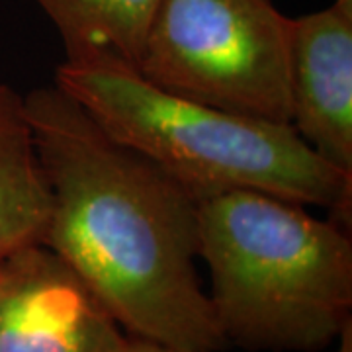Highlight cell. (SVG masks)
<instances>
[{
    "mask_svg": "<svg viewBox=\"0 0 352 352\" xmlns=\"http://www.w3.org/2000/svg\"><path fill=\"white\" fill-rule=\"evenodd\" d=\"M331 352H352V321L342 329L339 339L335 340V344L331 346Z\"/></svg>",
    "mask_w": 352,
    "mask_h": 352,
    "instance_id": "10",
    "label": "cell"
},
{
    "mask_svg": "<svg viewBox=\"0 0 352 352\" xmlns=\"http://www.w3.org/2000/svg\"><path fill=\"white\" fill-rule=\"evenodd\" d=\"M198 258L227 344L323 352L352 321V237L302 204L256 190L198 200Z\"/></svg>",
    "mask_w": 352,
    "mask_h": 352,
    "instance_id": "3",
    "label": "cell"
},
{
    "mask_svg": "<svg viewBox=\"0 0 352 352\" xmlns=\"http://www.w3.org/2000/svg\"><path fill=\"white\" fill-rule=\"evenodd\" d=\"M50 217V182L24 96L0 80V261L41 245Z\"/></svg>",
    "mask_w": 352,
    "mask_h": 352,
    "instance_id": "7",
    "label": "cell"
},
{
    "mask_svg": "<svg viewBox=\"0 0 352 352\" xmlns=\"http://www.w3.org/2000/svg\"><path fill=\"white\" fill-rule=\"evenodd\" d=\"M108 352H210V351H188V349H176L163 342H155L149 339H141L133 335H124Z\"/></svg>",
    "mask_w": 352,
    "mask_h": 352,
    "instance_id": "9",
    "label": "cell"
},
{
    "mask_svg": "<svg viewBox=\"0 0 352 352\" xmlns=\"http://www.w3.org/2000/svg\"><path fill=\"white\" fill-rule=\"evenodd\" d=\"M124 335L51 249L34 245L0 261V352H108Z\"/></svg>",
    "mask_w": 352,
    "mask_h": 352,
    "instance_id": "5",
    "label": "cell"
},
{
    "mask_svg": "<svg viewBox=\"0 0 352 352\" xmlns=\"http://www.w3.org/2000/svg\"><path fill=\"white\" fill-rule=\"evenodd\" d=\"M24 100L51 190L41 245L82 278L127 335L226 351L196 272L198 200L55 85Z\"/></svg>",
    "mask_w": 352,
    "mask_h": 352,
    "instance_id": "1",
    "label": "cell"
},
{
    "mask_svg": "<svg viewBox=\"0 0 352 352\" xmlns=\"http://www.w3.org/2000/svg\"><path fill=\"white\" fill-rule=\"evenodd\" d=\"M55 87L196 200L256 190L327 208L329 219L351 231L352 176L315 155L289 124L175 94L110 55L65 59Z\"/></svg>",
    "mask_w": 352,
    "mask_h": 352,
    "instance_id": "2",
    "label": "cell"
},
{
    "mask_svg": "<svg viewBox=\"0 0 352 352\" xmlns=\"http://www.w3.org/2000/svg\"><path fill=\"white\" fill-rule=\"evenodd\" d=\"M135 69L180 96L289 124V18L272 0H161Z\"/></svg>",
    "mask_w": 352,
    "mask_h": 352,
    "instance_id": "4",
    "label": "cell"
},
{
    "mask_svg": "<svg viewBox=\"0 0 352 352\" xmlns=\"http://www.w3.org/2000/svg\"><path fill=\"white\" fill-rule=\"evenodd\" d=\"M59 32L65 59L110 55L138 63L161 0H34Z\"/></svg>",
    "mask_w": 352,
    "mask_h": 352,
    "instance_id": "8",
    "label": "cell"
},
{
    "mask_svg": "<svg viewBox=\"0 0 352 352\" xmlns=\"http://www.w3.org/2000/svg\"><path fill=\"white\" fill-rule=\"evenodd\" d=\"M289 126L352 176V0L289 18Z\"/></svg>",
    "mask_w": 352,
    "mask_h": 352,
    "instance_id": "6",
    "label": "cell"
}]
</instances>
